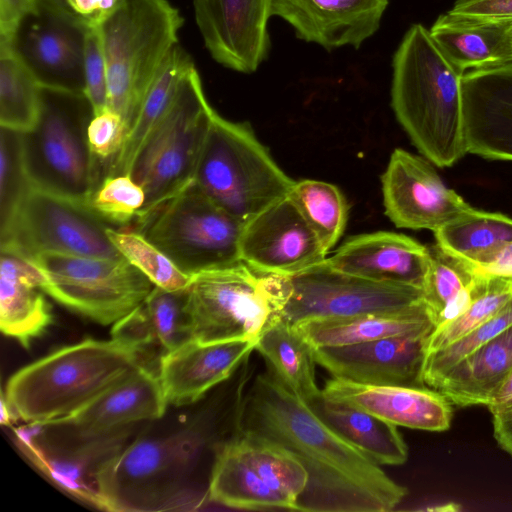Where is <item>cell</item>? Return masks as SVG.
<instances>
[{"label":"cell","mask_w":512,"mask_h":512,"mask_svg":"<svg viewBox=\"0 0 512 512\" xmlns=\"http://www.w3.org/2000/svg\"><path fill=\"white\" fill-rule=\"evenodd\" d=\"M1 412H0V422L2 425H10L11 424V421L12 419L15 418V415L11 409V407L9 406V404L7 403L3 393H2V396H1V408H0Z\"/></svg>","instance_id":"cell-52"},{"label":"cell","mask_w":512,"mask_h":512,"mask_svg":"<svg viewBox=\"0 0 512 512\" xmlns=\"http://www.w3.org/2000/svg\"><path fill=\"white\" fill-rule=\"evenodd\" d=\"M168 406L158 374L139 365L83 409L58 425L93 437L144 420L161 418Z\"/></svg>","instance_id":"cell-26"},{"label":"cell","mask_w":512,"mask_h":512,"mask_svg":"<svg viewBox=\"0 0 512 512\" xmlns=\"http://www.w3.org/2000/svg\"><path fill=\"white\" fill-rule=\"evenodd\" d=\"M322 396L373 414L395 426L445 431L452 420L451 402L430 387L368 385L333 377Z\"/></svg>","instance_id":"cell-23"},{"label":"cell","mask_w":512,"mask_h":512,"mask_svg":"<svg viewBox=\"0 0 512 512\" xmlns=\"http://www.w3.org/2000/svg\"><path fill=\"white\" fill-rule=\"evenodd\" d=\"M204 444L195 427L126 444L101 469V510H184L192 504L186 481Z\"/></svg>","instance_id":"cell-7"},{"label":"cell","mask_w":512,"mask_h":512,"mask_svg":"<svg viewBox=\"0 0 512 512\" xmlns=\"http://www.w3.org/2000/svg\"><path fill=\"white\" fill-rule=\"evenodd\" d=\"M194 66L191 56L179 44L171 50L146 91L120 151L106 166L103 177L130 174L139 151L167 112L183 77Z\"/></svg>","instance_id":"cell-32"},{"label":"cell","mask_w":512,"mask_h":512,"mask_svg":"<svg viewBox=\"0 0 512 512\" xmlns=\"http://www.w3.org/2000/svg\"><path fill=\"white\" fill-rule=\"evenodd\" d=\"M388 0H272V16L297 38L332 50L359 48L379 29Z\"/></svg>","instance_id":"cell-22"},{"label":"cell","mask_w":512,"mask_h":512,"mask_svg":"<svg viewBox=\"0 0 512 512\" xmlns=\"http://www.w3.org/2000/svg\"><path fill=\"white\" fill-rule=\"evenodd\" d=\"M88 27L72 12L38 1L21 21L13 46L41 87L85 93Z\"/></svg>","instance_id":"cell-15"},{"label":"cell","mask_w":512,"mask_h":512,"mask_svg":"<svg viewBox=\"0 0 512 512\" xmlns=\"http://www.w3.org/2000/svg\"><path fill=\"white\" fill-rule=\"evenodd\" d=\"M469 267L475 277L512 282V242L501 246L478 264Z\"/></svg>","instance_id":"cell-48"},{"label":"cell","mask_w":512,"mask_h":512,"mask_svg":"<svg viewBox=\"0 0 512 512\" xmlns=\"http://www.w3.org/2000/svg\"><path fill=\"white\" fill-rule=\"evenodd\" d=\"M491 414L512 406V371L486 404Z\"/></svg>","instance_id":"cell-51"},{"label":"cell","mask_w":512,"mask_h":512,"mask_svg":"<svg viewBox=\"0 0 512 512\" xmlns=\"http://www.w3.org/2000/svg\"><path fill=\"white\" fill-rule=\"evenodd\" d=\"M492 422L495 440L512 456V406L493 413Z\"/></svg>","instance_id":"cell-50"},{"label":"cell","mask_w":512,"mask_h":512,"mask_svg":"<svg viewBox=\"0 0 512 512\" xmlns=\"http://www.w3.org/2000/svg\"><path fill=\"white\" fill-rule=\"evenodd\" d=\"M193 183L245 224L288 196L295 181L278 166L247 123L227 120L215 112Z\"/></svg>","instance_id":"cell-8"},{"label":"cell","mask_w":512,"mask_h":512,"mask_svg":"<svg viewBox=\"0 0 512 512\" xmlns=\"http://www.w3.org/2000/svg\"><path fill=\"white\" fill-rule=\"evenodd\" d=\"M84 71L85 94L97 115L107 108V69L99 25H90L87 30Z\"/></svg>","instance_id":"cell-44"},{"label":"cell","mask_w":512,"mask_h":512,"mask_svg":"<svg viewBox=\"0 0 512 512\" xmlns=\"http://www.w3.org/2000/svg\"><path fill=\"white\" fill-rule=\"evenodd\" d=\"M38 1L70 11V9L67 5V0H38Z\"/></svg>","instance_id":"cell-53"},{"label":"cell","mask_w":512,"mask_h":512,"mask_svg":"<svg viewBox=\"0 0 512 512\" xmlns=\"http://www.w3.org/2000/svg\"><path fill=\"white\" fill-rule=\"evenodd\" d=\"M290 199L329 252L342 236L348 219V204L337 186L314 179L294 183Z\"/></svg>","instance_id":"cell-38"},{"label":"cell","mask_w":512,"mask_h":512,"mask_svg":"<svg viewBox=\"0 0 512 512\" xmlns=\"http://www.w3.org/2000/svg\"><path fill=\"white\" fill-rule=\"evenodd\" d=\"M436 244L469 265H475L512 242V218L471 208L434 231Z\"/></svg>","instance_id":"cell-36"},{"label":"cell","mask_w":512,"mask_h":512,"mask_svg":"<svg viewBox=\"0 0 512 512\" xmlns=\"http://www.w3.org/2000/svg\"><path fill=\"white\" fill-rule=\"evenodd\" d=\"M391 106L418 151L434 165L456 164L467 154L459 72L429 30L412 25L392 61Z\"/></svg>","instance_id":"cell-2"},{"label":"cell","mask_w":512,"mask_h":512,"mask_svg":"<svg viewBox=\"0 0 512 512\" xmlns=\"http://www.w3.org/2000/svg\"><path fill=\"white\" fill-rule=\"evenodd\" d=\"M243 225L191 183L132 230L192 275L241 261Z\"/></svg>","instance_id":"cell-11"},{"label":"cell","mask_w":512,"mask_h":512,"mask_svg":"<svg viewBox=\"0 0 512 512\" xmlns=\"http://www.w3.org/2000/svg\"><path fill=\"white\" fill-rule=\"evenodd\" d=\"M120 0H67L70 11L85 20L89 26L99 25Z\"/></svg>","instance_id":"cell-49"},{"label":"cell","mask_w":512,"mask_h":512,"mask_svg":"<svg viewBox=\"0 0 512 512\" xmlns=\"http://www.w3.org/2000/svg\"><path fill=\"white\" fill-rule=\"evenodd\" d=\"M146 200L144 189L130 174L105 176L88 201L108 225L133 226Z\"/></svg>","instance_id":"cell-42"},{"label":"cell","mask_w":512,"mask_h":512,"mask_svg":"<svg viewBox=\"0 0 512 512\" xmlns=\"http://www.w3.org/2000/svg\"><path fill=\"white\" fill-rule=\"evenodd\" d=\"M32 187L23 158L22 133L1 127L0 231L9 225Z\"/></svg>","instance_id":"cell-43"},{"label":"cell","mask_w":512,"mask_h":512,"mask_svg":"<svg viewBox=\"0 0 512 512\" xmlns=\"http://www.w3.org/2000/svg\"><path fill=\"white\" fill-rule=\"evenodd\" d=\"M125 135L122 118L108 108L94 115L88 127L90 149L98 161L106 166L120 151Z\"/></svg>","instance_id":"cell-45"},{"label":"cell","mask_w":512,"mask_h":512,"mask_svg":"<svg viewBox=\"0 0 512 512\" xmlns=\"http://www.w3.org/2000/svg\"><path fill=\"white\" fill-rule=\"evenodd\" d=\"M236 431L289 451L304 466L308 483L302 512H387L407 489L324 422L312 407L268 369L241 394Z\"/></svg>","instance_id":"cell-1"},{"label":"cell","mask_w":512,"mask_h":512,"mask_svg":"<svg viewBox=\"0 0 512 512\" xmlns=\"http://www.w3.org/2000/svg\"><path fill=\"white\" fill-rule=\"evenodd\" d=\"M185 305L186 289L154 286L140 305L113 324L111 336L141 353L160 349L162 356L191 339Z\"/></svg>","instance_id":"cell-30"},{"label":"cell","mask_w":512,"mask_h":512,"mask_svg":"<svg viewBox=\"0 0 512 512\" xmlns=\"http://www.w3.org/2000/svg\"><path fill=\"white\" fill-rule=\"evenodd\" d=\"M258 339L202 343L189 339L159 360V381L168 405L185 406L200 400L227 380L255 350Z\"/></svg>","instance_id":"cell-25"},{"label":"cell","mask_w":512,"mask_h":512,"mask_svg":"<svg viewBox=\"0 0 512 512\" xmlns=\"http://www.w3.org/2000/svg\"><path fill=\"white\" fill-rule=\"evenodd\" d=\"M183 22L167 0H120L100 22L107 108L122 118L126 133L150 84L178 44Z\"/></svg>","instance_id":"cell-4"},{"label":"cell","mask_w":512,"mask_h":512,"mask_svg":"<svg viewBox=\"0 0 512 512\" xmlns=\"http://www.w3.org/2000/svg\"><path fill=\"white\" fill-rule=\"evenodd\" d=\"M255 350L276 378L299 398L310 403L321 396L313 347L295 326L279 318L260 335Z\"/></svg>","instance_id":"cell-34"},{"label":"cell","mask_w":512,"mask_h":512,"mask_svg":"<svg viewBox=\"0 0 512 512\" xmlns=\"http://www.w3.org/2000/svg\"><path fill=\"white\" fill-rule=\"evenodd\" d=\"M293 326L313 348L431 333L435 329L424 302L403 310L312 319Z\"/></svg>","instance_id":"cell-28"},{"label":"cell","mask_w":512,"mask_h":512,"mask_svg":"<svg viewBox=\"0 0 512 512\" xmlns=\"http://www.w3.org/2000/svg\"><path fill=\"white\" fill-rule=\"evenodd\" d=\"M512 371V326L456 363L432 387L452 404L485 405Z\"/></svg>","instance_id":"cell-31"},{"label":"cell","mask_w":512,"mask_h":512,"mask_svg":"<svg viewBox=\"0 0 512 512\" xmlns=\"http://www.w3.org/2000/svg\"><path fill=\"white\" fill-rule=\"evenodd\" d=\"M37 4L38 0H0V44L13 46L21 21Z\"/></svg>","instance_id":"cell-47"},{"label":"cell","mask_w":512,"mask_h":512,"mask_svg":"<svg viewBox=\"0 0 512 512\" xmlns=\"http://www.w3.org/2000/svg\"><path fill=\"white\" fill-rule=\"evenodd\" d=\"M422 302L420 288L364 279L335 270L324 261L288 276L281 317L296 325L312 319L403 310Z\"/></svg>","instance_id":"cell-14"},{"label":"cell","mask_w":512,"mask_h":512,"mask_svg":"<svg viewBox=\"0 0 512 512\" xmlns=\"http://www.w3.org/2000/svg\"><path fill=\"white\" fill-rule=\"evenodd\" d=\"M307 483L306 469L289 451L236 431L216 452L207 494L234 509L298 511Z\"/></svg>","instance_id":"cell-10"},{"label":"cell","mask_w":512,"mask_h":512,"mask_svg":"<svg viewBox=\"0 0 512 512\" xmlns=\"http://www.w3.org/2000/svg\"><path fill=\"white\" fill-rule=\"evenodd\" d=\"M341 437L380 465H401L408 447L397 426L356 407L321 396L308 403Z\"/></svg>","instance_id":"cell-33"},{"label":"cell","mask_w":512,"mask_h":512,"mask_svg":"<svg viewBox=\"0 0 512 512\" xmlns=\"http://www.w3.org/2000/svg\"><path fill=\"white\" fill-rule=\"evenodd\" d=\"M478 279L480 288L470 306L460 316L431 332L426 343V353L444 348L459 340L493 317L512 299L511 281Z\"/></svg>","instance_id":"cell-40"},{"label":"cell","mask_w":512,"mask_h":512,"mask_svg":"<svg viewBox=\"0 0 512 512\" xmlns=\"http://www.w3.org/2000/svg\"><path fill=\"white\" fill-rule=\"evenodd\" d=\"M467 18L512 23V0H455L448 11Z\"/></svg>","instance_id":"cell-46"},{"label":"cell","mask_w":512,"mask_h":512,"mask_svg":"<svg viewBox=\"0 0 512 512\" xmlns=\"http://www.w3.org/2000/svg\"><path fill=\"white\" fill-rule=\"evenodd\" d=\"M106 233L118 252L157 287L186 289L191 275L180 270L160 249L135 230L108 227Z\"/></svg>","instance_id":"cell-39"},{"label":"cell","mask_w":512,"mask_h":512,"mask_svg":"<svg viewBox=\"0 0 512 512\" xmlns=\"http://www.w3.org/2000/svg\"><path fill=\"white\" fill-rule=\"evenodd\" d=\"M108 227L88 204L32 187L0 231V252L26 260L46 252L121 258Z\"/></svg>","instance_id":"cell-13"},{"label":"cell","mask_w":512,"mask_h":512,"mask_svg":"<svg viewBox=\"0 0 512 512\" xmlns=\"http://www.w3.org/2000/svg\"><path fill=\"white\" fill-rule=\"evenodd\" d=\"M328 253L289 196L243 225L240 258L265 272L293 276L321 264Z\"/></svg>","instance_id":"cell-17"},{"label":"cell","mask_w":512,"mask_h":512,"mask_svg":"<svg viewBox=\"0 0 512 512\" xmlns=\"http://www.w3.org/2000/svg\"><path fill=\"white\" fill-rule=\"evenodd\" d=\"M34 427L14 429L18 447L55 486L72 497L101 509L97 477L103 466L125 445L128 426L93 436L65 450H48L35 439Z\"/></svg>","instance_id":"cell-21"},{"label":"cell","mask_w":512,"mask_h":512,"mask_svg":"<svg viewBox=\"0 0 512 512\" xmlns=\"http://www.w3.org/2000/svg\"><path fill=\"white\" fill-rule=\"evenodd\" d=\"M509 38L512 46V23L508 27Z\"/></svg>","instance_id":"cell-54"},{"label":"cell","mask_w":512,"mask_h":512,"mask_svg":"<svg viewBox=\"0 0 512 512\" xmlns=\"http://www.w3.org/2000/svg\"><path fill=\"white\" fill-rule=\"evenodd\" d=\"M326 263L364 279L423 289L429 272V247L404 234L377 231L345 241Z\"/></svg>","instance_id":"cell-24"},{"label":"cell","mask_w":512,"mask_h":512,"mask_svg":"<svg viewBox=\"0 0 512 512\" xmlns=\"http://www.w3.org/2000/svg\"><path fill=\"white\" fill-rule=\"evenodd\" d=\"M94 109L85 93L41 87L35 126L22 133L26 171L33 187L88 204L101 180L88 127Z\"/></svg>","instance_id":"cell-5"},{"label":"cell","mask_w":512,"mask_h":512,"mask_svg":"<svg viewBox=\"0 0 512 512\" xmlns=\"http://www.w3.org/2000/svg\"><path fill=\"white\" fill-rule=\"evenodd\" d=\"M509 25L447 12L436 19L429 32L445 58L464 74L512 62Z\"/></svg>","instance_id":"cell-29"},{"label":"cell","mask_w":512,"mask_h":512,"mask_svg":"<svg viewBox=\"0 0 512 512\" xmlns=\"http://www.w3.org/2000/svg\"><path fill=\"white\" fill-rule=\"evenodd\" d=\"M431 333L314 347L316 364L333 377L368 385L425 387L423 366Z\"/></svg>","instance_id":"cell-19"},{"label":"cell","mask_w":512,"mask_h":512,"mask_svg":"<svg viewBox=\"0 0 512 512\" xmlns=\"http://www.w3.org/2000/svg\"><path fill=\"white\" fill-rule=\"evenodd\" d=\"M461 90L467 153L512 161V62L465 72Z\"/></svg>","instance_id":"cell-20"},{"label":"cell","mask_w":512,"mask_h":512,"mask_svg":"<svg viewBox=\"0 0 512 512\" xmlns=\"http://www.w3.org/2000/svg\"><path fill=\"white\" fill-rule=\"evenodd\" d=\"M288 276L244 261L191 275L185 310L191 339L202 343L258 339L281 318Z\"/></svg>","instance_id":"cell-6"},{"label":"cell","mask_w":512,"mask_h":512,"mask_svg":"<svg viewBox=\"0 0 512 512\" xmlns=\"http://www.w3.org/2000/svg\"><path fill=\"white\" fill-rule=\"evenodd\" d=\"M512 326V299L493 317L450 345L426 353L423 382L432 388L456 363Z\"/></svg>","instance_id":"cell-41"},{"label":"cell","mask_w":512,"mask_h":512,"mask_svg":"<svg viewBox=\"0 0 512 512\" xmlns=\"http://www.w3.org/2000/svg\"><path fill=\"white\" fill-rule=\"evenodd\" d=\"M27 261L42 274L45 294L102 325L114 324L128 315L155 286L124 257L46 252Z\"/></svg>","instance_id":"cell-12"},{"label":"cell","mask_w":512,"mask_h":512,"mask_svg":"<svg viewBox=\"0 0 512 512\" xmlns=\"http://www.w3.org/2000/svg\"><path fill=\"white\" fill-rule=\"evenodd\" d=\"M42 282V274L29 261L1 252L0 328L25 348L41 336L53 320Z\"/></svg>","instance_id":"cell-27"},{"label":"cell","mask_w":512,"mask_h":512,"mask_svg":"<svg viewBox=\"0 0 512 512\" xmlns=\"http://www.w3.org/2000/svg\"><path fill=\"white\" fill-rule=\"evenodd\" d=\"M381 184L385 214L399 228L434 232L472 208L433 163L401 148L392 152Z\"/></svg>","instance_id":"cell-16"},{"label":"cell","mask_w":512,"mask_h":512,"mask_svg":"<svg viewBox=\"0 0 512 512\" xmlns=\"http://www.w3.org/2000/svg\"><path fill=\"white\" fill-rule=\"evenodd\" d=\"M215 112L194 66L133 163L130 175L146 195L133 227L193 183Z\"/></svg>","instance_id":"cell-9"},{"label":"cell","mask_w":512,"mask_h":512,"mask_svg":"<svg viewBox=\"0 0 512 512\" xmlns=\"http://www.w3.org/2000/svg\"><path fill=\"white\" fill-rule=\"evenodd\" d=\"M431 263L423 286V301L436 326L467 310L476 295V277L469 265L437 244L429 247Z\"/></svg>","instance_id":"cell-35"},{"label":"cell","mask_w":512,"mask_h":512,"mask_svg":"<svg viewBox=\"0 0 512 512\" xmlns=\"http://www.w3.org/2000/svg\"><path fill=\"white\" fill-rule=\"evenodd\" d=\"M272 0H193L197 27L212 58L240 73H253L270 49Z\"/></svg>","instance_id":"cell-18"},{"label":"cell","mask_w":512,"mask_h":512,"mask_svg":"<svg viewBox=\"0 0 512 512\" xmlns=\"http://www.w3.org/2000/svg\"><path fill=\"white\" fill-rule=\"evenodd\" d=\"M40 90L14 46L0 44V126L21 133L31 130L38 120Z\"/></svg>","instance_id":"cell-37"},{"label":"cell","mask_w":512,"mask_h":512,"mask_svg":"<svg viewBox=\"0 0 512 512\" xmlns=\"http://www.w3.org/2000/svg\"><path fill=\"white\" fill-rule=\"evenodd\" d=\"M141 354L113 338L85 339L19 369L3 395L26 423L56 426L143 364Z\"/></svg>","instance_id":"cell-3"}]
</instances>
